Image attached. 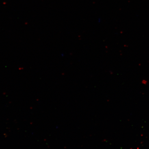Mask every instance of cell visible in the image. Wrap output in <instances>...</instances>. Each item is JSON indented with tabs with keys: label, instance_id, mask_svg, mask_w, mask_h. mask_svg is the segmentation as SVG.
Instances as JSON below:
<instances>
[{
	"label": "cell",
	"instance_id": "1",
	"mask_svg": "<svg viewBox=\"0 0 149 149\" xmlns=\"http://www.w3.org/2000/svg\"><path fill=\"white\" fill-rule=\"evenodd\" d=\"M142 83L143 84H146L147 83V81H145V80H143L142 81Z\"/></svg>",
	"mask_w": 149,
	"mask_h": 149
}]
</instances>
